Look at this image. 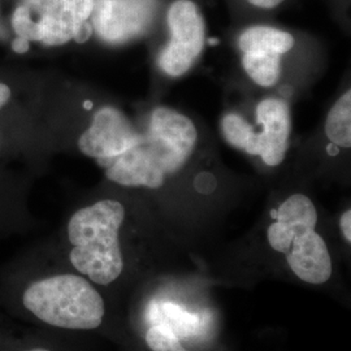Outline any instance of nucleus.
Masks as SVG:
<instances>
[{
	"instance_id": "obj_1",
	"label": "nucleus",
	"mask_w": 351,
	"mask_h": 351,
	"mask_svg": "<svg viewBox=\"0 0 351 351\" xmlns=\"http://www.w3.org/2000/svg\"><path fill=\"white\" fill-rule=\"evenodd\" d=\"M124 219L120 202L104 199L75 211L68 223L71 263L98 285H110L123 274L119 232Z\"/></svg>"
},
{
	"instance_id": "obj_2",
	"label": "nucleus",
	"mask_w": 351,
	"mask_h": 351,
	"mask_svg": "<svg viewBox=\"0 0 351 351\" xmlns=\"http://www.w3.org/2000/svg\"><path fill=\"white\" fill-rule=\"evenodd\" d=\"M275 221L268 228L269 246L287 256L290 269L302 281L320 285L333 271L326 241L316 233L317 213L304 194H293L272 211Z\"/></svg>"
},
{
	"instance_id": "obj_3",
	"label": "nucleus",
	"mask_w": 351,
	"mask_h": 351,
	"mask_svg": "<svg viewBox=\"0 0 351 351\" xmlns=\"http://www.w3.org/2000/svg\"><path fill=\"white\" fill-rule=\"evenodd\" d=\"M23 304L42 323L71 330L97 329L106 314L99 291L85 277L72 274L32 282L23 294Z\"/></svg>"
},
{
	"instance_id": "obj_4",
	"label": "nucleus",
	"mask_w": 351,
	"mask_h": 351,
	"mask_svg": "<svg viewBox=\"0 0 351 351\" xmlns=\"http://www.w3.org/2000/svg\"><path fill=\"white\" fill-rule=\"evenodd\" d=\"M95 0H17L11 14L16 37L58 47L71 40L82 45L93 37L90 23Z\"/></svg>"
},
{
	"instance_id": "obj_5",
	"label": "nucleus",
	"mask_w": 351,
	"mask_h": 351,
	"mask_svg": "<svg viewBox=\"0 0 351 351\" xmlns=\"http://www.w3.org/2000/svg\"><path fill=\"white\" fill-rule=\"evenodd\" d=\"M171 40L159 55V66L171 77H181L201 56L206 42V26L197 4L176 0L167 13Z\"/></svg>"
},
{
	"instance_id": "obj_6",
	"label": "nucleus",
	"mask_w": 351,
	"mask_h": 351,
	"mask_svg": "<svg viewBox=\"0 0 351 351\" xmlns=\"http://www.w3.org/2000/svg\"><path fill=\"white\" fill-rule=\"evenodd\" d=\"M142 133L137 132L120 110L107 106L94 113L91 124L78 138V149L97 162L112 159L137 146Z\"/></svg>"
},
{
	"instance_id": "obj_7",
	"label": "nucleus",
	"mask_w": 351,
	"mask_h": 351,
	"mask_svg": "<svg viewBox=\"0 0 351 351\" xmlns=\"http://www.w3.org/2000/svg\"><path fill=\"white\" fill-rule=\"evenodd\" d=\"M151 0H95L90 23L107 43H124L141 36L150 24Z\"/></svg>"
},
{
	"instance_id": "obj_8",
	"label": "nucleus",
	"mask_w": 351,
	"mask_h": 351,
	"mask_svg": "<svg viewBox=\"0 0 351 351\" xmlns=\"http://www.w3.org/2000/svg\"><path fill=\"white\" fill-rule=\"evenodd\" d=\"M256 121L262 126V130L252 134L245 151L261 156L269 167L280 165L287 156L291 133V114L288 104L274 98L264 99L256 107Z\"/></svg>"
},
{
	"instance_id": "obj_9",
	"label": "nucleus",
	"mask_w": 351,
	"mask_h": 351,
	"mask_svg": "<svg viewBox=\"0 0 351 351\" xmlns=\"http://www.w3.org/2000/svg\"><path fill=\"white\" fill-rule=\"evenodd\" d=\"M98 164L104 169L110 181L128 188L159 189L165 181L163 169L143 143V133L137 146L112 159L101 160Z\"/></svg>"
},
{
	"instance_id": "obj_10",
	"label": "nucleus",
	"mask_w": 351,
	"mask_h": 351,
	"mask_svg": "<svg viewBox=\"0 0 351 351\" xmlns=\"http://www.w3.org/2000/svg\"><path fill=\"white\" fill-rule=\"evenodd\" d=\"M147 130L164 139L186 160L191 156L198 141L194 123L185 114L167 107H158L152 111Z\"/></svg>"
},
{
	"instance_id": "obj_11",
	"label": "nucleus",
	"mask_w": 351,
	"mask_h": 351,
	"mask_svg": "<svg viewBox=\"0 0 351 351\" xmlns=\"http://www.w3.org/2000/svg\"><path fill=\"white\" fill-rule=\"evenodd\" d=\"M294 37L284 30L271 26H251L239 38V50L263 51L284 55L294 47Z\"/></svg>"
},
{
	"instance_id": "obj_12",
	"label": "nucleus",
	"mask_w": 351,
	"mask_h": 351,
	"mask_svg": "<svg viewBox=\"0 0 351 351\" xmlns=\"http://www.w3.org/2000/svg\"><path fill=\"white\" fill-rule=\"evenodd\" d=\"M242 65L251 80L263 88L275 86L281 77V55L263 51L243 52Z\"/></svg>"
},
{
	"instance_id": "obj_13",
	"label": "nucleus",
	"mask_w": 351,
	"mask_h": 351,
	"mask_svg": "<svg viewBox=\"0 0 351 351\" xmlns=\"http://www.w3.org/2000/svg\"><path fill=\"white\" fill-rule=\"evenodd\" d=\"M326 134L333 145L351 147V91H346L333 104L326 116Z\"/></svg>"
},
{
	"instance_id": "obj_14",
	"label": "nucleus",
	"mask_w": 351,
	"mask_h": 351,
	"mask_svg": "<svg viewBox=\"0 0 351 351\" xmlns=\"http://www.w3.org/2000/svg\"><path fill=\"white\" fill-rule=\"evenodd\" d=\"M221 133L229 145L245 151L255 133V129L242 116L237 113H228L221 120Z\"/></svg>"
},
{
	"instance_id": "obj_15",
	"label": "nucleus",
	"mask_w": 351,
	"mask_h": 351,
	"mask_svg": "<svg viewBox=\"0 0 351 351\" xmlns=\"http://www.w3.org/2000/svg\"><path fill=\"white\" fill-rule=\"evenodd\" d=\"M146 343L151 351H189L175 330L165 324L151 326L146 333Z\"/></svg>"
},
{
	"instance_id": "obj_16",
	"label": "nucleus",
	"mask_w": 351,
	"mask_h": 351,
	"mask_svg": "<svg viewBox=\"0 0 351 351\" xmlns=\"http://www.w3.org/2000/svg\"><path fill=\"white\" fill-rule=\"evenodd\" d=\"M339 226L342 230V234L345 239L348 241V243L351 242V211L348 210L342 213L341 219H339Z\"/></svg>"
},
{
	"instance_id": "obj_17",
	"label": "nucleus",
	"mask_w": 351,
	"mask_h": 351,
	"mask_svg": "<svg viewBox=\"0 0 351 351\" xmlns=\"http://www.w3.org/2000/svg\"><path fill=\"white\" fill-rule=\"evenodd\" d=\"M11 49L14 53L24 55L30 50V42L24 38L14 37L11 42Z\"/></svg>"
},
{
	"instance_id": "obj_18",
	"label": "nucleus",
	"mask_w": 351,
	"mask_h": 351,
	"mask_svg": "<svg viewBox=\"0 0 351 351\" xmlns=\"http://www.w3.org/2000/svg\"><path fill=\"white\" fill-rule=\"evenodd\" d=\"M247 1L258 8L271 10V8H275L277 5H280L284 0H247Z\"/></svg>"
},
{
	"instance_id": "obj_19",
	"label": "nucleus",
	"mask_w": 351,
	"mask_h": 351,
	"mask_svg": "<svg viewBox=\"0 0 351 351\" xmlns=\"http://www.w3.org/2000/svg\"><path fill=\"white\" fill-rule=\"evenodd\" d=\"M12 97V91L8 85H5L4 82H0V110L11 101Z\"/></svg>"
},
{
	"instance_id": "obj_20",
	"label": "nucleus",
	"mask_w": 351,
	"mask_h": 351,
	"mask_svg": "<svg viewBox=\"0 0 351 351\" xmlns=\"http://www.w3.org/2000/svg\"><path fill=\"white\" fill-rule=\"evenodd\" d=\"M27 351H50V350H47V349H42V348H37V349H32V350H27Z\"/></svg>"
},
{
	"instance_id": "obj_21",
	"label": "nucleus",
	"mask_w": 351,
	"mask_h": 351,
	"mask_svg": "<svg viewBox=\"0 0 351 351\" xmlns=\"http://www.w3.org/2000/svg\"><path fill=\"white\" fill-rule=\"evenodd\" d=\"M0 17H1V3H0Z\"/></svg>"
}]
</instances>
